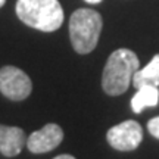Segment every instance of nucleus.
I'll list each match as a JSON object with an SVG mask.
<instances>
[{"label":"nucleus","instance_id":"nucleus-5","mask_svg":"<svg viewBox=\"0 0 159 159\" xmlns=\"http://www.w3.org/2000/svg\"><path fill=\"white\" fill-rule=\"evenodd\" d=\"M106 140L112 148L119 152L136 150L143 140L142 125L133 119L124 121V122L112 127L106 133Z\"/></svg>","mask_w":159,"mask_h":159},{"label":"nucleus","instance_id":"nucleus-2","mask_svg":"<svg viewBox=\"0 0 159 159\" xmlns=\"http://www.w3.org/2000/svg\"><path fill=\"white\" fill-rule=\"evenodd\" d=\"M16 15L25 25L53 33L63 24V9L57 0H18Z\"/></svg>","mask_w":159,"mask_h":159},{"label":"nucleus","instance_id":"nucleus-13","mask_svg":"<svg viewBox=\"0 0 159 159\" xmlns=\"http://www.w3.org/2000/svg\"><path fill=\"white\" fill-rule=\"evenodd\" d=\"M5 3H6V0H0V7H2L3 5H5Z\"/></svg>","mask_w":159,"mask_h":159},{"label":"nucleus","instance_id":"nucleus-3","mask_svg":"<svg viewBox=\"0 0 159 159\" xmlns=\"http://www.w3.org/2000/svg\"><path fill=\"white\" fill-rule=\"evenodd\" d=\"M103 21L100 13L93 9H77L69 19V37L74 50L87 55L96 49Z\"/></svg>","mask_w":159,"mask_h":159},{"label":"nucleus","instance_id":"nucleus-4","mask_svg":"<svg viewBox=\"0 0 159 159\" xmlns=\"http://www.w3.org/2000/svg\"><path fill=\"white\" fill-rule=\"evenodd\" d=\"M33 83L22 69L16 66H3L0 69V91L11 100L19 102L31 94Z\"/></svg>","mask_w":159,"mask_h":159},{"label":"nucleus","instance_id":"nucleus-7","mask_svg":"<svg viewBox=\"0 0 159 159\" xmlns=\"http://www.w3.org/2000/svg\"><path fill=\"white\" fill-rule=\"evenodd\" d=\"M27 144L25 131L19 127L0 125V153L12 158L21 153L22 148Z\"/></svg>","mask_w":159,"mask_h":159},{"label":"nucleus","instance_id":"nucleus-12","mask_svg":"<svg viewBox=\"0 0 159 159\" xmlns=\"http://www.w3.org/2000/svg\"><path fill=\"white\" fill-rule=\"evenodd\" d=\"M84 2H87V3H90V5H97V3H100L102 0H84Z\"/></svg>","mask_w":159,"mask_h":159},{"label":"nucleus","instance_id":"nucleus-1","mask_svg":"<svg viewBox=\"0 0 159 159\" xmlns=\"http://www.w3.org/2000/svg\"><path fill=\"white\" fill-rule=\"evenodd\" d=\"M140 66L139 57L130 49H118L109 56L103 68L102 89L109 96H119L128 90L133 75Z\"/></svg>","mask_w":159,"mask_h":159},{"label":"nucleus","instance_id":"nucleus-10","mask_svg":"<svg viewBox=\"0 0 159 159\" xmlns=\"http://www.w3.org/2000/svg\"><path fill=\"white\" fill-rule=\"evenodd\" d=\"M148 130L155 139H159V116H155V118H152L149 121Z\"/></svg>","mask_w":159,"mask_h":159},{"label":"nucleus","instance_id":"nucleus-6","mask_svg":"<svg viewBox=\"0 0 159 159\" xmlns=\"http://www.w3.org/2000/svg\"><path fill=\"white\" fill-rule=\"evenodd\" d=\"M63 140V130L57 124H47L41 130L34 131L27 139V148L31 153H47L56 149Z\"/></svg>","mask_w":159,"mask_h":159},{"label":"nucleus","instance_id":"nucleus-8","mask_svg":"<svg viewBox=\"0 0 159 159\" xmlns=\"http://www.w3.org/2000/svg\"><path fill=\"white\" fill-rule=\"evenodd\" d=\"M133 85L137 90L144 85L159 87V55H155L152 61L142 69H137L133 75Z\"/></svg>","mask_w":159,"mask_h":159},{"label":"nucleus","instance_id":"nucleus-9","mask_svg":"<svg viewBox=\"0 0 159 159\" xmlns=\"http://www.w3.org/2000/svg\"><path fill=\"white\" fill-rule=\"evenodd\" d=\"M159 103V89L153 85L140 87L131 99V109L134 114H142L146 108H155Z\"/></svg>","mask_w":159,"mask_h":159},{"label":"nucleus","instance_id":"nucleus-11","mask_svg":"<svg viewBox=\"0 0 159 159\" xmlns=\"http://www.w3.org/2000/svg\"><path fill=\"white\" fill-rule=\"evenodd\" d=\"M53 159H75L74 156H71V155H59V156H56V158Z\"/></svg>","mask_w":159,"mask_h":159}]
</instances>
